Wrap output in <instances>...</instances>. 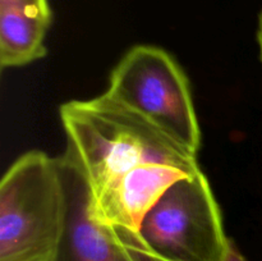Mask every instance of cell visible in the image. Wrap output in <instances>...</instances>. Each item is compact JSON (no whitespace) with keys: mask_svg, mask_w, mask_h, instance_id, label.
Instances as JSON below:
<instances>
[{"mask_svg":"<svg viewBox=\"0 0 262 261\" xmlns=\"http://www.w3.org/2000/svg\"><path fill=\"white\" fill-rule=\"evenodd\" d=\"M67 151L89 189L97 222L137 234L148 210L177 181L199 173L197 155L104 92L60 106Z\"/></svg>","mask_w":262,"mask_h":261,"instance_id":"1","label":"cell"},{"mask_svg":"<svg viewBox=\"0 0 262 261\" xmlns=\"http://www.w3.org/2000/svg\"><path fill=\"white\" fill-rule=\"evenodd\" d=\"M66 215L58 158L23 154L0 183V261H55Z\"/></svg>","mask_w":262,"mask_h":261,"instance_id":"2","label":"cell"},{"mask_svg":"<svg viewBox=\"0 0 262 261\" xmlns=\"http://www.w3.org/2000/svg\"><path fill=\"white\" fill-rule=\"evenodd\" d=\"M105 94L197 155L201 128L191 86L168 51L154 45L133 46L110 73Z\"/></svg>","mask_w":262,"mask_h":261,"instance_id":"3","label":"cell"},{"mask_svg":"<svg viewBox=\"0 0 262 261\" xmlns=\"http://www.w3.org/2000/svg\"><path fill=\"white\" fill-rule=\"evenodd\" d=\"M136 237L158 261H224L232 241L202 170L169 187L145 215Z\"/></svg>","mask_w":262,"mask_h":261,"instance_id":"4","label":"cell"},{"mask_svg":"<svg viewBox=\"0 0 262 261\" xmlns=\"http://www.w3.org/2000/svg\"><path fill=\"white\" fill-rule=\"evenodd\" d=\"M67 193L63 237L55 261H158L136 234L97 222L90 210L89 189L71 154L58 158Z\"/></svg>","mask_w":262,"mask_h":261,"instance_id":"5","label":"cell"},{"mask_svg":"<svg viewBox=\"0 0 262 261\" xmlns=\"http://www.w3.org/2000/svg\"><path fill=\"white\" fill-rule=\"evenodd\" d=\"M50 23L51 13L30 0H0L2 68H17L43 58Z\"/></svg>","mask_w":262,"mask_h":261,"instance_id":"6","label":"cell"},{"mask_svg":"<svg viewBox=\"0 0 262 261\" xmlns=\"http://www.w3.org/2000/svg\"><path fill=\"white\" fill-rule=\"evenodd\" d=\"M224 261H247V258L241 253V251L238 250L235 243L233 241H230L229 250H228L227 257L224 258Z\"/></svg>","mask_w":262,"mask_h":261,"instance_id":"7","label":"cell"},{"mask_svg":"<svg viewBox=\"0 0 262 261\" xmlns=\"http://www.w3.org/2000/svg\"><path fill=\"white\" fill-rule=\"evenodd\" d=\"M257 42L260 48V58L262 61V10L258 15V26H257Z\"/></svg>","mask_w":262,"mask_h":261,"instance_id":"8","label":"cell"},{"mask_svg":"<svg viewBox=\"0 0 262 261\" xmlns=\"http://www.w3.org/2000/svg\"><path fill=\"white\" fill-rule=\"evenodd\" d=\"M30 2H32L35 5H37V7L40 8V9H42L43 12L51 13L50 5H49V0H30Z\"/></svg>","mask_w":262,"mask_h":261,"instance_id":"9","label":"cell"}]
</instances>
